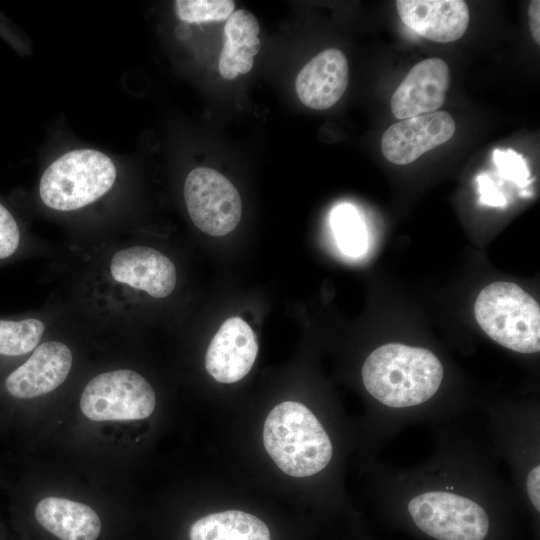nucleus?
<instances>
[{"label":"nucleus","instance_id":"5701e85b","mask_svg":"<svg viewBox=\"0 0 540 540\" xmlns=\"http://www.w3.org/2000/svg\"><path fill=\"white\" fill-rule=\"evenodd\" d=\"M480 193V202L489 206L502 207L506 205V199L494 186L493 181L487 174L477 178Z\"/></svg>","mask_w":540,"mask_h":540},{"label":"nucleus","instance_id":"aec40b11","mask_svg":"<svg viewBox=\"0 0 540 540\" xmlns=\"http://www.w3.org/2000/svg\"><path fill=\"white\" fill-rule=\"evenodd\" d=\"M174 5L177 17L186 23L227 20L235 7L231 0H177Z\"/></svg>","mask_w":540,"mask_h":540},{"label":"nucleus","instance_id":"f3484780","mask_svg":"<svg viewBox=\"0 0 540 540\" xmlns=\"http://www.w3.org/2000/svg\"><path fill=\"white\" fill-rule=\"evenodd\" d=\"M190 540H270L267 525L258 517L239 510L212 513L196 520Z\"/></svg>","mask_w":540,"mask_h":540},{"label":"nucleus","instance_id":"423d86ee","mask_svg":"<svg viewBox=\"0 0 540 540\" xmlns=\"http://www.w3.org/2000/svg\"><path fill=\"white\" fill-rule=\"evenodd\" d=\"M408 512L420 530L437 540H484L489 530L488 516L478 503L448 492L415 496Z\"/></svg>","mask_w":540,"mask_h":540},{"label":"nucleus","instance_id":"20e7f679","mask_svg":"<svg viewBox=\"0 0 540 540\" xmlns=\"http://www.w3.org/2000/svg\"><path fill=\"white\" fill-rule=\"evenodd\" d=\"M115 179L116 168L110 157L94 149H76L47 167L39 194L47 207L73 211L105 195Z\"/></svg>","mask_w":540,"mask_h":540},{"label":"nucleus","instance_id":"9b49d317","mask_svg":"<svg viewBox=\"0 0 540 540\" xmlns=\"http://www.w3.org/2000/svg\"><path fill=\"white\" fill-rule=\"evenodd\" d=\"M110 274L116 282L158 299L169 296L177 281L176 268L166 255L140 245L117 251L110 262Z\"/></svg>","mask_w":540,"mask_h":540},{"label":"nucleus","instance_id":"4be33fe9","mask_svg":"<svg viewBox=\"0 0 540 540\" xmlns=\"http://www.w3.org/2000/svg\"><path fill=\"white\" fill-rule=\"evenodd\" d=\"M19 245V226L10 211L0 203V260L13 256Z\"/></svg>","mask_w":540,"mask_h":540},{"label":"nucleus","instance_id":"9d476101","mask_svg":"<svg viewBox=\"0 0 540 540\" xmlns=\"http://www.w3.org/2000/svg\"><path fill=\"white\" fill-rule=\"evenodd\" d=\"M72 361V353L64 343H42L22 365L7 376L5 389L11 396L19 399H30L49 393L65 381Z\"/></svg>","mask_w":540,"mask_h":540},{"label":"nucleus","instance_id":"2eb2a0df","mask_svg":"<svg viewBox=\"0 0 540 540\" xmlns=\"http://www.w3.org/2000/svg\"><path fill=\"white\" fill-rule=\"evenodd\" d=\"M34 517L38 526L57 540H99L102 521L89 505L61 497L40 500Z\"/></svg>","mask_w":540,"mask_h":540},{"label":"nucleus","instance_id":"f8f14e48","mask_svg":"<svg viewBox=\"0 0 540 540\" xmlns=\"http://www.w3.org/2000/svg\"><path fill=\"white\" fill-rule=\"evenodd\" d=\"M448 65L428 58L414 65L391 98V110L398 119L432 113L445 101L449 88Z\"/></svg>","mask_w":540,"mask_h":540},{"label":"nucleus","instance_id":"393cba45","mask_svg":"<svg viewBox=\"0 0 540 540\" xmlns=\"http://www.w3.org/2000/svg\"><path fill=\"white\" fill-rule=\"evenodd\" d=\"M529 26L533 39L536 43H540V1L533 0L530 2L528 9Z\"/></svg>","mask_w":540,"mask_h":540},{"label":"nucleus","instance_id":"1a4fd4ad","mask_svg":"<svg viewBox=\"0 0 540 540\" xmlns=\"http://www.w3.org/2000/svg\"><path fill=\"white\" fill-rule=\"evenodd\" d=\"M258 344L251 327L240 317L225 320L205 356L207 372L220 383H235L251 370Z\"/></svg>","mask_w":540,"mask_h":540},{"label":"nucleus","instance_id":"f257e3e1","mask_svg":"<svg viewBox=\"0 0 540 540\" xmlns=\"http://www.w3.org/2000/svg\"><path fill=\"white\" fill-rule=\"evenodd\" d=\"M442 378V364L431 351L401 343L378 347L362 367V380L368 393L394 408L426 402L437 392Z\"/></svg>","mask_w":540,"mask_h":540},{"label":"nucleus","instance_id":"6ab92c4d","mask_svg":"<svg viewBox=\"0 0 540 540\" xmlns=\"http://www.w3.org/2000/svg\"><path fill=\"white\" fill-rule=\"evenodd\" d=\"M44 331V323L37 318L0 319V355L14 357L33 351Z\"/></svg>","mask_w":540,"mask_h":540},{"label":"nucleus","instance_id":"f03ea898","mask_svg":"<svg viewBox=\"0 0 540 540\" xmlns=\"http://www.w3.org/2000/svg\"><path fill=\"white\" fill-rule=\"evenodd\" d=\"M263 443L276 465L289 476L308 477L330 462L333 447L316 416L303 404L285 401L268 414Z\"/></svg>","mask_w":540,"mask_h":540},{"label":"nucleus","instance_id":"7ed1b4c3","mask_svg":"<svg viewBox=\"0 0 540 540\" xmlns=\"http://www.w3.org/2000/svg\"><path fill=\"white\" fill-rule=\"evenodd\" d=\"M474 314L482 330L503 347L526 354L539 352V304L517 284L499 281L484 287Z\"/></svg>","mask_w":540,"mask_h":540},{"label":"nucleus","instance_id":"412c9836","mask_svg":"<svg viewBox=\"0 0 540 540\" xmlns=\"http://www.w3.org/2000/svg\"><path fill=\"white\" fill-rule=\"evenodd\" d=\"M493 157L502 178L513 181L519 187L529 184L530 172L521 155L511 149L504 151L496 149Z\"/></svg>","mask_w":540,"mask_h":540},{"label":"nucleus","instance_id":"39448f33","mask_svg":"<svg viewBox=\"0 0 540 540\" xmlns=\"http://www.w3.org/2000/svg\"><path fill=\"white\" fill-rule=\"evenodd\" d=\"M152 386L139 373L120 369L101 373L84 387L80 408L92 421L141 420L155 409Z\"/></svg>","mask_w":540,"mask_h":540},{"label":"nucleus","instance_id":"6e6552de","mask_svg":"<svg viewBox=\"0 0 540 540\" xmlns=\"http://www.w3.org/2000/svg\"><path fill=\"white\" fill-rule=\"evenodd\" d=\"M455 130V121L446 111L403 119L384 132L381 150L391 163L406 165L447 142Z\"/></svg>","mask_w":540,"mask_h":540},{"label":"nucleus","instance_id":"ddd939ff","mask_svg":"<svg viewBox=\"0 0 540 540\" xmlns=\"http://www.w3.org/2000/svg\"><path fill=\"white\" fill-rule=\"evenodd\" d=\"M396 7L407 27L438 43L458 40L469 24V9L462 0H398Z\"/></svg>","mask_w":540,"mask_h":540},{"label":"nucleus","instance_id":"0eeeda50","mask_svg":"<svg viewBox=\"0 0 540 540\" xmlns=\"http://www.w3.org/2000/svg\"><path fill=\"white\" fill-rule=\"evenodd\" d=\"M184 199L195 226L210 236L227 235L240 222V195L230 180L214 169H193L184 183Z\"/></svg>","mask_w":540,"mask_h":540},{"label":"nucleus","instance_id":"b1692460","mask_svg":"<svg viewBox=\"0 0 540 540\" xmlns=\"http://www.w3.org/2000/svg\"><path fill=\"white\" fill-rule=\"evenodd\" d=\"M527 492L537 511L540 510V466H535L527 477Z\"/></svg>","mask_w":540,"mask_h":540},{"label":"nucleus","instance_id":"a211bd4d","mask_svg":"<svg viewBox=\"0 0 540 540\" xmlns=\"http://www.w3.org/2000/svg\"><path fill=\"white\" fill-rule=\"evenodd\" d=\"M330 224L339 249L347 256L360 257L368 248L364 221L354 206L342 203L330 215Z\"/></svg>","mask_w":540,"mask_h":540},{"label":"nucleus","instance_id":"4468645a","mask_svg":"<svg viewBox=\"0 0 540 540\" xmlns=\"http://www.w3.org/2000/svg\"><path fill=\"white\" fill-rule=\"evenodd\" d=\"M349 78L345 55L338 49L317 54L298 73L295 88L307 107L322 110L333 106L344 94Z\"/></svg>","mask_w":540,"mask_h":540},{"label":"nucleus","instance_id":"dca6fc26","mask_svg":"<svg viewBox=\"0 0 540 540\" xmlns=\"http://www.w3.org/2000/svg\"><path fill=\"white\" fill-rule=\"evenodd\" d=\"M259 31V23L249 11L240 9L228 17L219 57V71L223 78L231 80L252 69L254 57L261 47Z\"/></svg>","mask_w":540,"mask_h":540}]
</instances>
